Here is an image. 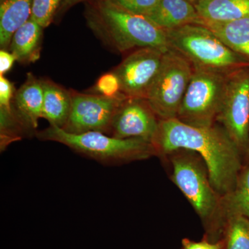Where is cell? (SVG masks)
<instances>
[{
    "instance_id": "6da1fadb",
    "label": "cell",
    "mask_w": 249,
    "mask_h": 249,
    "mask_svg": "<svg viewBox=\"0 0 249 249\" xmlns=\"http://www.w3.org/2000/svg\"><path fill=\"white\" fill-rule=\"evenodd\" d=\"M151 142L159 157L178 149L197 153L206 163L213 186L222 196L233 189L242 168V152L218 123L201 127L178 119L160 120Z\"/></svg>"
},
{
    "instance_id": "7a4b0ae2",
    "label": "cell",
    "mask_w": 249,
    "mask_h": 249,
    "mask_svg": "<svg viewBox=\"0 0 249 249\" xmlns=\"http://www.w3.org/2000/svg\"><path fill=\"white\" fill-rule=\"evenodd\" d=\"M84 16L93 34L119 53L144 47L169 49L164 30L145 16L129 13L109 0L85 1Z\"/></svg>"
},
{
    "instance_id": "3957f363",
    "label": "cell",
    "mask_w": 249,
    "mask_h": 249,
    "mask_svg": "<svg viewBox=\"0 0 249 249\" xmlns=\"http://www.w3.org/2000/svg\"><path fill=\"white\" fill-rule=\"evenodd\" d=\"M169 160L171 179L194 208L205 231L204 239L212 243L222 240L225 229L222 196L210 179L204 160L193 150L178 149L163 157Z\"/></svg>"
},
{
    "instance_id": "277c9868",
    "label": "cell",
    "mask_w": 249,
    "mask_h": 249,
    "mask_svg": "<svg viewBox=\"0 0 249 249\" xmlns=\"http://www.w3.org/2000/svg\"><path fill=\"white\" fill-rule=\"evenodd\" d=\"M165 31L169 49L183 55L193 67L229 74L249 66L247 59L229 48L206 26L188 24Z\"/></svg>"
},
{
    "instance_id": "5b68a950",
    "label": "cell",
    "mask_w": 249,
    "mask_h": 249,
    "mask_svg": "<svg viewBox=\"0 0 249 249\" xmlns=\"http://www.w3.org/2000/svg\"><path fill=\"white\" fill-rule=\"evenodd\" d=\"M37 138L60 142L103 163L146 160L157 156L152 142L142 139H118L99 132L70 134L51 126L37 132Z\"/></svg>"
},
{
    "instance_id": "8992f818",
    "label": "cell",
    "mask_w": 249,
    "mask_h": 249,
    "mask_svg": "<svg viewBox=\"0 0 249 249\" xmlns=\"http://www.w3.org/2000/svg\"><path fill=\"white\" fill-rule=\"evenodd\" d=\"M228 75L193 67V76L177 119L195 127H210L216 124L222 107Z\"/></svg>"
},
{
    "instance_id": "52a82bcc",
    "label": "cell",
    "mask_w": 249,
    "mask_h": 249,
    "mask_svg": "<svg viewBox=\"0 0 249 249\" xmlns=\"http://www.w3.org/2000/svg\"><path fill=\"white\" fill-rule=\"evenodd\" d=\"M193 73V65L183 55L171 49L165 52L146 97L160 120L178 118Z\"/></svg>"
},
{
    "instance_id": "ba28073f",
    "label": "cell",
    "mask_w": 249,
    "mask_h": 249,
    "mask_svg": "<svg viewBox=\"0 0 249 249\" xmlns=\"http://www.w3.org/2000/svg\"><path fill=\"white\" fill-rule=\"evenodd\" d=\"M217 123L227 130L242 154H246L249 142V66L228 75Z\"/></svg>"
},
{
    "instance_id": "9c48e42d",
    "label": "cell",
    "mask_w": 249,
    "mask_h": 249,
    "mask_svg": "<svg viewBox=\"0 0 249 249\" xmlns=\"http://www.w3.org/2000/svg\"><path fill=\"white\" fill-rule=\"evenodd\" d=\"M71 96L70 116L61 129L70 134L99 132L107 135L116 109L126 97L124 93L114 98L77 92Z\"/></svg>"
},
{
    "instance_id": "30bf717a",
    "label": "cell",
    "mask_w": 249,
    "mask_h": 249,
    "mask_svg": "<svg viewBox=\"0 0 249 249\" xmlns=\"http://www.w3.org/2000/svg\"><path fill=\"white\" fill-rule=\"evenodd\" d=\"M165 52L152 47L129 52L113 71L120 80L121 93L127 97L146 98L160 71Z\"/></svg>"
},
{
    "instance_id": "8fae6325",
    "label": "cell",
    "mask_w": 249,
    "mask_h": 249,
    "mask_svg": "<svg viewBox=\"0 0 249 249\" xmlns=\"http://www.w3.org/2000/svg\"><path fill=\"white\" fill-rule=\"evenodd\" d=\"M160 123V119L146 98L126 96L116 109L108 135L151 142Z\"/></svg>"
},
{
    "instance_id": "7c38bea8",
    "label": "cell",
    "mask_w": 249,
    "mask_h": 249,
    "mask_svg": "<svg viewBox=\"0 0 249 249\" xmlns=\"http://www.w3.org/2000/svg\"><path fill=\"white\" fill-rule=\"evenodd\" d=\"M44 92L41 80L32 73L19 89L15 93L12 109L16 117L24 131L31 132L37 128L39 119L42 118Z\"/></svg>"
},
{
    "instance_id": "4fadbf2b",
    "label": "cell",
    "mask_w": 249,
    "mask_h": 249,
    "mask_svg": "<svg viewBox=\"0 0 249 249\" xmlns=\"http://www.w3.org/2000/svg\"><path fill=\"white\" fill-rule=\"evenodd\" d=\"M146 18L164 31L188 24L206 26L195 4L188 0H160Z\"/></svg>"
},
{
    "instance_id": "5bb4252c",
    "label": "cell",
    "mask_w": 249,
    "mask_h": 249,
    "mask_svg": "<svg viewBox=\"0 0 249 249\" xmlns=\"http://www.w3.org/2000/svg\"><path fill=\"white\" fill-rule=\"evenodd\" d=\"M44 100L42 118L49 121L51 126L62 128L71 111V92L50 80H41Z\"/></svg>"
},
{
    "instance_id": "9a60e30c",
    "label": "cell",
    "mask_w": 249,
    "mask_h": 249,
    "mask_svg": "<svg viewBox=\"0 0 249 249\" xmlns=\"http://www.w3.org/2000/svg\"><path fill=\"white\" fill-rule=\"evenodd\" d=\"M195 6L206 25L249 17V0H199Z\"/></svg>"
},
{
    "instance_id": "2e32d148",
    "label": "cell",
    "mask_w": 249,
    "mask_h": 249,
    "mask_svg": "<svg viewBox=\"0 0 249 249\" xmlns=\"http://www.w3.org/2000/svg\"><path fill=\"white\" fill-rule=\"evenodd\" d=\"M43 28L31 18L13 36L9 50L22 64H30L40 56Z\"/></svg>"
},
{
    "instance_id": "e0dca14e",
    "label": "cell",
    "mask_w": 249,
    "mask_h": 249,
    "mask_svg": "<svg viewBox=\"0 0 249 249\" xmlns=\"http://www.w3.org/2000/svg\"><path fill=\"white\" fill-rule=\"evenodd\" d=\"M33 0H6L0 4V47L9 51L16 31L29 20Z\"/></svg>"
},
{
    "instance_id": "ac0fdd59",
    "label": "cell",
    "mask_w": 249,
    "mask_h": 249,
    "mask_svg": "<svg viewBox=\"0 0 249 249\" xmlns=\"http://www.w3.org/2000/svg\"><path fill=\"white\" fill-rule=\"evenodd\" d=\"M206 27L229 48L249 61V17L223 24H207Z\"/></svg>"
},
{
    "instance_id": "d6986e66",
    "label": "cell",
    "mask_w": 249,
    "mask_h": 249,
    "mask_svg": "<svg viewBox=\"0 0 249 249\" xmlns=\"http://www.w3.org/2000/svg\"><path fill=\"white\" fill-rule=\"evenodd\" d=\"M222 204L226 223L235 216L249 219V165L241 170L233 189L222 196Z\"/></svg>"
},
{
    "instance_id": "ffe728a7",
    "label": "cell",
    "mask_w": 249,
    "mask_h": 249,
    "mask_svg": "<svg viewBox=\"0 0 249 249\" xmlns=\"http://www.w3.org/2000/svg\"><path fill=\"white\" fill-rule=\"evenodd\" d=\"M221 249H249V219L235 216L228 219L220 240Z\"/></svg>"
},
{
    "instance_id": "44dd1931",
    "label": "cell",
    "mask_w": 249,
    "mask_h": 249,
    "mask_svg": "<svg viewBox=\"0 0 249 249\" xmlns=\"http://www.w3.org/2000/svg\"><path fill=\"white\" fill-rule=\"evenodd\" d=\"M62 0H33L31 18L45 29L56 17Z\"/></svg>"
},
{
    "instance_id": "7402d4cb",
    "label": "cell",
    "mask_w": 249,
    "mask_h": 249,
    "mask_svg": "<svg viewBox=\"0 0 249 249\" xmlns=\"http://www.w3.org/2000/svg\"><path fill=\"white\" fill-rule=\"evenodd\" d=\"M94 89L97 94L109 98L116 97L122 93L120 80L113 71L105 73L100 77L95 85Z\"/></svg>"
},
{
    "instance_id": "603a6c76",
    "label": "cell",
    "mask_w": 249,
    "mask_h": 249,
    "mask_svg": "<svg viewBox=\"0 0 249 249\" xmlns=\"http://www.w3.org/2000/svg\"><path fill=\"white\" fill-rule=\"evenodd\" d=\"M113 4L132 14L146 16L154 10L160 0H109Z\"/></svg>"
},
{
    "instance_id": "cb8c5ba5",
    "label": "cell",
    "mask_w": 249,
    "mask_h": 249,
    "mask_svg": "<svg viewBox=\"0 0 249 249\" xmlns=\"http://www.w3.org/2000/svg\"><path fill=\"white\" fill-rule=\"evenodd\" d=\"M14 96V85L4 76H0V109L12 110Z\"/></svg>"
},
{
    "instance_id": "d4e9b609",
    "label": "cell",
    "mask_w": 249,
    "mask_h": 249,
    "mask_svg": "<svg viewBox=\"0 0 249 249\" xmlns=\"http://www.w3.org/2000/svg\"><path fill=\"white\" fill-rule=\"evenodd\" d=\"M181 249H221L222 245L220 242L212 243L203 239L200 242H195L188 238L183 239L181 242Z\"/></svg>"
},
{
    "instance_id": "484cf974",
    "label": "cell",
    "mask_w": 249,
    "mask_h": 249,
    "mask_svg": "<svg viewBox=\"0 0 249 249\" xmlns=\"http://www.w3.org/2000/svg\"><path fill=\"white\" fill-rule=\"evenodd\" d=\"M16 59L14 55L8 50L1 49L0 51V76H4L12 68Z\"/></svg>"
},
{
    "instance_id": "4316f807",
    "label": "cell",
    "mask_w": 249,
    "mask_h": 249,
    "mask_svg": "<svg viewBox=\"0 0 249 249\" xmlns=\"http://www.w3.org/2000/svg\"><path fill=\"white\" fill-rule=\"evenodd\" d=\"M89 1V0H62L61 5L59 8L58 13H57L56 17L58 14H62L67 11V10L70 9L72 6H75L80 2H85V1Z\"/></svg>"
},
{
    "instance_id": "83f0119b",
    "label": "cell",
    "mask_w": 249,
    "mask_h": 249,
    "mask_svg": "<svg viewBox=\"0 0 249 249\" xmlns=\"http://www.w3.org/2000/svg\"><path fill=\"white\" fill-rule=\"evenodd\" d=\"M188 1H191V2L193 3V4H196L198 1H199V0H188Z\"/></svg>"
},
{
    "instance_id": "f1b7e54d",
    "label": "cell",
    "mask_w": 249,
    "mask_h": 249,
    "mask_svg": "<svg viewBox=\"0 0 249 249\" xmlns=\"http://www.w3.org/2000/svg\"><path fill=\"white\" fill-rule=\"evenodd\" d=\"M246 155H247V156H248V157L249 158V142L248 148H247V152H246Z\"/></svg>"
},
{
    "instance_id": "f546056e",
    "label": "cell",
    "mask_w": 249,
    "mask_h": 249,
    "mask_svg": "<svg viewBox=\"0 0 249 249\" xmlns=\"http://www.w3.org/2000/svg\"><path fill=\"white\" fill-rule=\"evenodd\" d=\"M4 1H6V0H0V4H1V3L4 2Z\"/></svg>"
}]
</instances>
